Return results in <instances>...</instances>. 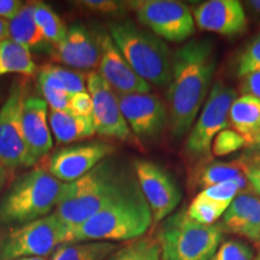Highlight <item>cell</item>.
Listing matches in <instances>:
<instances>
[{"label": "cell", "mask_w": 260, "mask_h": 260, "mask_svg": "<svg viewBox=\"0 0 260 260\" xmlns=\"http://www.w3.org/2000/svg\"><path fill=\"white\" fill-rule=\"evenodd\" d=\"M255 71H260V32L243 50L241 57L237 61L239 76L245 77L246 75Z\"/></svg>", "instance_id": "d6a6232c"}, {"label": "cell", "mask_w": 260, "mask_h": 260, "mask_svg": "<svg viewBox=\"0 0 260 260\" xmlns=\"http://www.w3.org/2000/svg\"><path fill=\"white\" fill-rule=\"evenodd\" d=\"M200 194L228 209L229 205L233 203V200L240 194V190L232 180L216 184V186L205 188V189L200 191Z\"/></svg>", "instance_id": "836d02e7"}, {"label": "cell", "mask_w": 260, "mask_h": 260, "mask_svg": "<svg viewBox=\"0 0 260 260\" xmlns=\"http://www.w3.org/2000/svg\"><path fill=\"white\" fill-rule=\"evenodd\" d=\"M247 145L246 140L233 129H224L216 135L211 146V153L214 157H225L241 149Z\"/></svg>", "instance_id": "1f68e13d"}, {"label": "cell", "mask_w": 260, "mask_h": 260, "mask_svg": "<svg viewBox=\"0 0 260 260\" xmlns=\"http://www.w3.org/2000/svg\"><path fill=\"white\" fill-rule=\"evenodd\" d=\"M217 226L223 233L260 243V199L256 195L240 193L229 205Z\"/></svg>", "instance_id": "d6986e66"}, {"label": "cell", "mask_w": 260, "mask_h": 260, "mask_svg": "<svg viewBox=\"0 0 260 260\" xmlns=\"http://www.w3.org/2000/svg\"><path fill=\"white\" fill-rule=\"evenodd\" d=\"M243 174L252 189L260 197V164L247 165L243 162Z\"/></svg>", "instance_id": "f35d334b"}, {"label": "cell", "mask_w": 260, "mask_h": 260, "mask_svg": "<svg viewBox=\"0 0 260 260\" xmlns=\"http://www.w3.org/2000/svg\"><path fill=\"white\" fill-rule=\"evenodd\" d=\"M216 70L213 42L190 40L172 54L169 82V128L174 139L190 132L212 87Z\"/></svg>", "instance_id": "6da1fadb"}, {"label": "cell", "mask_w": 260, "mask_h": 260, "mask_svg": "<svg viewBox=\"0 0 260 260\" xmlns=\"http://www.w3.org/2000/svg\"><path fill=\"white\" fill-rule=\"evenodd\" d=\"M25 93V82L16 80L0 107V164L11 171L34 165L25 144L22 124Z\"/></svg>", "instance_id": "30bf717a"}, {"label": "cell", "mask_w": 260, "mask_h": 260, "mask_svg": "<svg viewBox=\"0 0 260 260\" xmlns=\"http://www.w3.org/2000/svg\"><path fill=\"white\" fill-rule=\"evenodd\" d=\"M241 174H243V161H210L203 165L198 172L197 184L205 189L223 182L232 181Z\"/></svg>", "instance_id": "484cf974"}, {"label": "cell", "mask_w": 260, "mask_h": 260, "mask_svg": "<svg viewBox=\"0 0 260 260\" xmlns=\"http://www.w3.org/2000/svg\"><path fill=\"white\" fill-rule=\"evenodd\" d=\"M69 112L81 117H92L93 102L88 90L70 96Z\"/></svg>", "instance_id": "d590c367"}, {"label": "cell", "mask_w": 260, "mask_h": 260, "mask_svg": "<svg viewBox=\"0 0 260 260\" xmlns=\"http://www.w3.org/2000/svg\"><path fill=\"white\" fill-rule=\"evenodd\" d=\"M134 174L140 189L151 209L153 223H161L177 209L182 191L164 168L151 160L134 161Z\"/></svg>", "instance_id": "8fae6325"}, {"label": "cell", "mask_w": 260, "mask_h": 260, "mask_svg": "<svg viewBox=\"0 0 260 260\" xmlns=\"http://www.w3.org/2000/svg\"><path fill=\"white\" fill-rule=\"evenodd\" d=\"M34 19L42 37L52 47L63 41L68 27L50 5L42 2H34Z\"/></svg>", "instance_id": "d4e9b609"}, {"label": "cell", "mask_w": 260, "mask_h": 260, "mask_svg": "<svg viewBox=\"0 0 260 260\" xmlns=\"http://www.w3.org/2000/svg\"><path fill=\"white\" fill-rule=\"evenodd\" d=\"M10 172H11V170H9V169L5 168L4 165L0 164V190H2V188L4 187L6 182H8L10 177Z\"/></svg>", "instance_id": "60d3db41"}, {"label": "cell", "mask_w": 260, "mask_h": 260, "mask_svg": "<svg viewBox=\"0 0 260 260\" xmlns=\"http://www.w3.org/2000/svg\"><path fill=\"white\" fill-rule=\"evenodd\" d=\"M35 73L37 65L30 51L10 39L0 42V77L8 74L31 76Z\"/></svg>", "instance_id": "cb8c5ba5"}, {"label": "cell", "mask_w": 260, "mask_h": 260, "mask_svg": "<svg viewBox=\"0 0 260 260\" xmlns=\"http://www.w3.org/2000/svg\"><path fill=\"white\" fill-rule=\"evenodd\" d=\"M16 260H50L47 258H21V259H16Z\"/></svg>", "instance_id": "ee69618b"}, {"label": "cell", "mask_w": 260, "mask_h": 260, "mask_svg": "<svg viewBox=\"0 0 260 260\" xmlns=\"http://www.w3.org/2000/svg\"><path fill=\"white\" fill-rule=\"evenodd\" d=\"M106 260H161L157 237L141 236L119 247Z\"/></svg>", "instance_id": "4316f807"}, {"label": "cell", "mask_w": 260, "mask_h": 260, "mask_svg": "<svg viewBox=\"0 0 260 260\" xmlns=\"http://www.w3.org/2000/svg\"><path fill=\"white\" fill-rule=\"evenodd\" d=\"M47 117L48 105L44 98L35 95L25 98L22 124L32 164L48 154L53 147V139Z\"/></svg>", "instance_id": "ac0fdd59"}, {"label": "cell", "mask_w": 260, "mask_h": 260, "mask_svg": "<svg viewBox=\"0 0 260 260\" xmlns=\"http://www.w3.org/2000/svg\"><path fill=\"white\" fill-rule=\"evenodd\" d=\"M38 84L44 100L47 103V105L51 106V110L69 111L70 95L59 81L45 67L38 71Z\"/></svg>", "instance_id": "83f0119b"}, {"label": "cell", "mask_w": 260, "mask_h": 260, "mask_svg": "<svg viewBox=\"0 0 260 260\" xmlns=\"http://www.w3.org/2000/svg\"><path fill=\"white\" fill-rule=\"evenodd\" d=\"M98 39H99L100 52H102L99 74L111 86V88L119 94L149 93L151 84L142 80L130 68L121 52L113 44L110 34L103 32Z\"/></svg>", "instance_id": "e0dca14e"}, {"label": "cell", "mask_w": 260, "mask_h": 260, "mask_svg": "<svg viewBox=\"0 0 260 260\" xmlns=\"http://www.w3.org/2000/svg\"><path fill=\"white\" fill-rule=\"evenodd\" d=\"M75 4L92 12L109 16H122L125 14L126 9H129L128 2L115 0H81L75 2Z\"/></svg>", "instance_id": "e575fe53"}, {"label": "cell", "mask_w": 260, "mask_h": 260, "mask_svg": "<svg viewBox=\"0 0 260 260\" xmlns=\"http://www.w3.org/2000/svg\"><path fill=\"white\" fill-rule=\"evenodd\" d=\"M9 39L28 51H48L52 46L42 37L34 19V3L24 4L17 16L9 22Z\"/></svg>", "instance_id": "44dd1931"}, {"label": "cell", "mask_w": 260, "mask_h": 260, "mask_svg": "<svg viewBox=\"0 0 260 260\" xmlns=\"http://www.w3.org/2000/svg\"><path fill=\"white\" fill-rule=\"evenodd\" d=\"M195 25L224 37L242 34L248 28L243 5L237 0H209L193 9Z\"/></svg>", "instance_id": "2e32d148"}, {"label": "cell", "mask_w": 260, "mask_h": 260, "mask_svg": "<svg viewBox=\"0 0 260 260\" xmlns=\"http://www.w3.org/2000/svg\"><path fill=\"white\" fill-rule=\"evenodd\" d=\"M61 182L45 169H31L18 176L0 199V225L19 226L51 213Z\"/></svg>", "instance_id": "5b68a950"}, {"label": "cell", "mask_w": 260, "mask_h": 260, "mask_svg": "<svg viewBox=\"0 0 260 260\" xmlns=\"http://www.w3.org/2000/svg\"><path fill=\"white\" fill-rule=\"evenodd\" d=\"M121 111L130 130L141 140L158 139L169 124V113L160 98L152 93L119 94Z\"/></svg>", "instance_id": "4fadbf2b"}, {"label": "cell", "mask_w": 260, "mask_h": 260, "mask_svg": "<svg viewBox=\"0 0 260 260\" xmlns=\"http://www.w3.org/2000/svg\"><path fill=\"white\" fill-rule=\"evenodd\" d=\"M87 90L93 102L92 121L96 134L133 141L134 135L121 111L117 93L96 71L87 75Z\"/></svg>", "instance_id": "7c38bea8"}, {"label": "cell", "mask_w": 260, "mask_h": 260, "mask_svg": "<svg viewBox=\"0 0 260 260\" xmlns=\"http://www.w3.org/2000/svg\"><path fill=\"white\" fill-rule=\"evenodd\" d=\"M45 68L59 81L70 96L87 90V75H84L82 71L53 64L45 65Z\"/></svg>", "instance_id": "f546056e"}, {"label": "cell", "mask_w": 260, "mask_h": 260, "mask_svg": "<svg viewBox=\"0 0 260 260\" xmlns=\"http://www.w3.org/2000/svg\"><path fill=\"white\" fill-rule=\"evenodd\" d=\"M109 34L136 75L149 84L169 86L172 53L160 38L140 28L130 19L111 22Z\"/></svg>", "instance_id": "277c9868"}, {"label": "cell", "mask_w": 260, "mask_h": 260, "mask_svg": "<svg viewBox=\"0 0 260 260\" xmlns=\"http://www.w3.org/2000/svg\"><path fill=\"white\" fill-rule=\"evenodd\" d=\"M236 99V90L222 81H217L211 87L203 111L188 133L184 144V152L191 160H205L211 157L213 139L228 129L230 109Z\"/></svg>", "instance_id": "ba28073f"}, {"label": "cell", "mask_w": 260, "mask_h": 260, "mask_svg": "<svg viewBox=\"0 0 260 260\" xmlns=\"http://www.w3.org/2000/svg\"><path fill=\"white\" fill-rule=\"evenodd\" d=\"M253 260H260V243L256 246V251H254V258Z\"/></svg>", "instance_id": "7bdbcfd3"}, {"label": "cell", "mask_w": 260, "mask_h": 260, "mask_svg": "<svg viewBox=\"0 0 260 260\" xmlns=\"http://www.w3.org/2000/svg\"><path fill=\"white\" fill-rule=\"evenodd\" d=\"M23 5V3L19 0H0V18L9 22L12 21Z\"/></svg>", "instance_id": "74e56055"}, {"label": "cell", "mask_w": 260, "mask_h": 260, "mask_svg": "<svg viewBox=\"0 0 260 260\" xmlns=\"http://www.w3.org/2000/svg\"><path fill=\"white\" fill-rule=\"evenodd\" d=\"M157 240L161 260H210L222 243L223 232L194 222L181 210L162 220Z\"/></svg>", "instance_id": "8992f818"}, {"label": "cell", "mask_w": 260, "mask_h": 260, "mask_svg": "<svg viewBox=\"0 0 260 260\" xmlns=\"http://www.w3.org/2000/svg\"><path fill=\"white\" fill-rule=\"evenodd\" d=\"M226 207L207 199L200 193L191 200V203L186 210L187 216L194 222L203 225H214L219 218H222Z\"/></svg>", "instance_id": "f1b7e54d"}, {"label": "cell", "mask_w": 260, "mask_h": 260, "mask_svg": "<svg viewBox=\"0 0 260 260\" xmlns=\"http://www.w3.org/2000/svg\"><path fill=\"white\" fill-rule=\"evenodd\" d=\"M241 92L243 95H251L260 99V71L248 74L243 77Z\"/></svg>", "instance_id": "8d00e7d4"}, {"label": "cell", "mask_w": 260, "mask_h": 260, "mask_svg": "<svg viewBox=\"0 0 260 260\" xmlns=\"http://www.w3.org/2000/svg\"><path fill=\"white\" fill-rule=\"evenodd\" d=\"M245 4L253 12V15L260 18V0H249V2H246Z\"/></svg>", "instance_id": "b9f144b4"}, {"label": "cell", "mask_w": 260, "mask_h": 260, "mask_svg": "<svg viewBox=\"0 0 260 260\" xmlns=\"http://www.w3.org/2000/svg\"><path fill=\"white\" fill-rule=\"evenodd\" d=\"M73 242V230L54 212L0 235V260L46 258L57 248Z\"/></svg>", "instance_id": "52a82bcc"}, {"label": "cell", "mask_w": 260, "mask_h": 260, "mask_svg": "<svg viewBox=\"0 0 260 260\" xmlns=\"http://www.w3.org/2000/svg\"><path fill=\"white\" fill-rule=\"evenodd\" d=\"M9 37V21L0 18V42L6 40Z\"/></svg>", "instance_id": "ab89813d"}, {"label": "cell", "mask_w": 260, "mask_h": 260, "mask_svg": "<svg viewBox=\"0 0 260 260\" xmlns=\"http://www.w3.org/2000/svg\"><path fill=\"white\" fill-rule=\"evenodd\" d=\"M136 18L155 37L170 42H183L195 32L193 12L176 0H135L128 2Z\"/></svg>", "instance_id": "9c48e42d"}, {"label": "cell", "mask_w": 260, "mask_h": 260, "mask_svg": "<svg viewBox=\"0 0 260 260\" xmlns=\"http://www.w3.org/2000/svg\"><path fill=\"white\" fill-rule=\"evenodd\" d=\"M51 57L74 70H92L99 67V39L84 25L74 23L68 27L63 41L52 47Z\"/></svg>", "instance_id": "9a60e30c"}, {"label": "cell", "mask_w": 260, "mask_h": 260, "mask_svg": "<svg viewBox=\"0 0 260 260\" xmlns=\"http://www.w3.org/2000/svg\"><path fill=\"white\" fill-rule=\"evenodd\" d=\"M48 122L58 144H70L92 138L95 134L92 117H81L69 111L51 110L48 113Z\"/></svg>", "instance_id": "7402d4cb"}, {"label": "cell", "mask_w": 260, "mask_h": 260, "mask_svg": "<svg viewBox=\"0 0 260 260\" xmlns=\"http://www.w3.org/2000/svg\"><path fill=\"white\" fill-rule=\"evenodd\" d=\"M135 178L116 159L106 158L79 180L61 184L54 213L74 232L118 198Z\"/></svg>", "instance_id": "7a4b0ae2"}, {"label": "cell", "mask_w": 260, "mask_h": 260, "mask_svg": "<svg viewBox=\"0 0 260 260\" xmlns=\"http://www.w3.org/2000/svg\"><path fill=\"white\" fill-rule=\"evenodd\" d=\"M118 248L116 243L106 241L67 243L57 248L50 260H106Z\"/></svg>", "instance_id": "603a6c76"}, {"label": "cell", "mask_w": 260, "mask_h": 260, "mask_svg": "<svg viewBox=\"0 0 260 260\" xmlns=\"http://www.w3.org/2000/svg\"><path fill=\"white\" fill-rule=\"evenodd\" d=\"M254 249L241 240H226L219 245L210 260H253Z\"/></svg>", "instance_id": "4dcf8cb0"}, {"label": "cell", "mask_w": 260, "mask_h": 260, "mask_svg": "<svg viewBox=\"0 0 260 260\" xmlns=\"http://www.w3.org/2000/svg\"><path fill=\"white\" fill-rule=\"evenodd\" d=\"M115 147L104 141L65 146L52 154L48 171L61 183L79 180L109 158Z\"/></svg>", "instance_id": "5bb4252c"}, {"label": "cell", "mask_w": 260, "mask_h": 260, "mask_svg": "<svg viewBox=\"0 0 260 260\" xmlns=\"http://www.w3.org/2000/svg\"><path fill=\"white\" fill-rule=\"evenodd\" d=\"M229 125L246 140L247 145L260 144V99L242 95L233 103Z\"/></svg>", "instance_id": "ffe728a7"}, {"label": "cell", "mask_w": 260, "mask_h": 260, "mask_svg": "<svg viewBox=\"0 0 260 260\" xmlns=\"http://www.w3.org/2000/svg\"><path fill=\"white\" fill-rule=\"evenodd\" d=\"M153 224L151 209L136 178L112 203L73 232V242L132 241Z\"/></svg>", "instance_id": "3957f363"}]
</instances>
